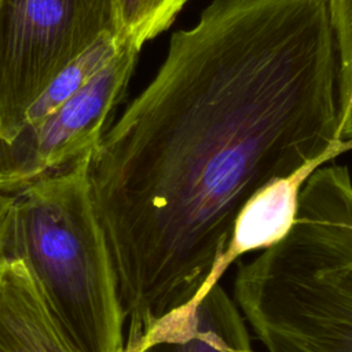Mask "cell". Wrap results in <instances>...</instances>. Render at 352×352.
I'll return each mask as SVG.
<instances>
[{"instance_id":"cell-1","label":"cell","mask_w":352,"mask_h":352,"mask_svg":"<svg viewBox=\"0 0 352 352\" xmlns=\"http://www.w3.org/2000/svg\"><path fill=\"white\" fill-rule=\"evenodd\" d=\"M327 0H212L88 157L94 206L139 344L223 275L271 183L349 150Z\"/></svg>"},{"instance_id":"cell-2","label":"cell","mask_w":352,"mask_h":352,"mask_svg":"<svg viewBox=\"0 0 352 352\" xmlns=\"http://www.w3.org/2000/svg\"><path fill=\"white\" fill-rule=\"evenodd\" d=\"M0 191V254L23 261L76 352H122L125 314L88 157Z\"/></svg>"},{"instance_id":"cell-3","label":"cell","mask_w":352,"mask_h":352,"mask_svg":"<svg viewBox=\"0 0 352 352\" xmlns=\"http://www.w3.org/2000/svg\"><path fill=\"white\" fill-rule=\"evenodd\" d=\"M106 34H122L117 0H0V144L23 129L48 82Z\"/></svg>"},{"instance_id":"cell-4","label":"cell","mask_w":352,"mask_h":352,"mask_svg":"<svg viewBox=\"0 0 352 352\" xmlns=\"http://www.w3.org/2000/svg\"><path fill=\"white\" fill-rule=\"evenodd\" d=\"M140 48L129 40L77 94L0 144V191L16 190L91 151L126 88Z\"/></svg>"},{"instance_id":"cell-5","label":"cell","mask_w":352,"mask_h":352,"mask_svg":"<svg viewBox=\"0 0 352 352\" xmlns=\"http://www.w3.org/2000/svg\"><path fill=\"white\" fill-rule=\"evenodd\" d=\"M285 352H352V192L294 301Z\"/></svg>"},{"instance_id":"cell-6","label":"cell","mask_w":352,"mask_h":352,"mask_svg":"<svg viewBox=\"0 0 352 352\" xmlns=\"http://www.w3.org/2000/svg\"><path fill=\"white\" fill-rule=\"evenodd\" d=\"M142 341L140 352H253L243 318L217 283L161 319Z\"/></svg>"},{"instance_id":"cell-7","label":"cell","mask_w":352,"mask_h":352,"mask_svg":"<svg viewBox=\"0 0 352 352\" xmlns=\"http://www.w3.org/2000/svg\"><path fill=\"white\" fill-rule=\"evenodd\" d=\"M0 352H76L28 267L3 254Z\"/></svg>"},{"instance_id":"cell-8","label":"cell","mask_w":352,"mask_h":352,"mask_svg":"<svg viewBox=\"0 0 352 352\" xmlns=\"http://www.w3.org/2000/svg\"><path fill=\"white\" fill-rule=\"evenodd\" d=\"M315 169H301L279 179L257 192L242 209L221 263L224 272L243 253L265 249L282 239L290 230L301 186Z\"/></svg>"},{"instance_id":"cell-9","label":"cell","mask_w":352,"mask_h":352,"mask_svg":"<svg viewBox=\"0 0 352 352\" xmlns=\"http://www.w3.org/2000/svg\"><path fill=\"white\" fill-rule=\"evenodd\" d=\"M126 40L124 34H106L69 62L30 104L23 128L38 124L77 94L118 54Z\"/></svg>"},{"instance_id":"cell-10","label":"cell","mask_w":352,"mask_h":352,"mask_svg":"<svg viewBox=\"0 0 352 352\" xmlns=\"http://www.w3.org/2000/svg\"><path fill=\"white\" fill-rule=\"evenodd\" d=\"M338 60L340 140L352 148V0H327Z\"/></svg>"},{"instance_id":"cell-11","label":"cell","mask_w":352,"mask_h":352,"mask_svg":"<svg viewBox=\"0 0 352 352\" xmlns=\"http://www.w3.org/2000/svg\"><path fill=\"white\" fill-rule=\"evenodd\" d=\"M188 0H117L122 34L136 47L164 30H166L176 15Z\"/></svg>"}]
</instances>
